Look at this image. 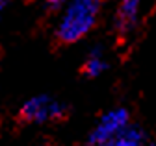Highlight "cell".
Instances as JSON below:
<instances>
[{
  "label": "cell",
  "mask_w": 156,
  "mask_h": 146,
  "mask_svg": "<svg viewBox=\"0 0 156 146\" xmlns=\"http://www.w3.org/2000/svg\"><path fill=\"white\" fill-rule=\"evenodd\" d=\"M63 115H65V105L48 95H35L28 98L19 109L21 120L30 124H47L62 118Z\"/></svg>",
  "instance_id": "obj_2"
},
{
  "label": "cell",
  "mask_w": 156,
  "mask_h": 146,
  "mask_svg": "<svg viewBox=\"0 0 156 146\" xmlns=\"http://www.w3.org/2000/svg\"><path fill=\"white\" fill-rule=\"evenodd\" d=\"M108 146H145V133L140 126L128 124L108 142Z\"/></svg>",
  "instance_id": "obj_5"
},
{
  "label": "cell",
  "mask_w": 156,
  "mask_h": 146,
  "mask_svg": "<svg viewBox=\"0 0 156 146\" xmlns=\"http://www.w3.org/2000/svg\"><path fill=\"white\" fill-rule=\"evenodd\" d=\"M130 124V113L125 107H113L102 113L93 126V130L87 137L89 146H108V142L119 133L123 128Z\"/></svg>",
  "instance_id": "obj_3"
},
{
  "label": "cell",
  "mask_w": 156,
  "mask_h": 146,
  "mask_svg": "<svg viewBox=\"0 0 156 146\" xmlns=\"http://www.w3.org/2000/svg\"><path fill=\"white\" fill-rule=\"evenodd\" d=\"M145 146H156V141H152V142H149V144H145Z\"/></svg>",
  "instance_id": "obj_9"
},
{
  "label": "cell",
  "mask_w": 156,
  "mask_h": 146,
  "mask_svg": "<svg viewBox=\"0 0 156 146\" xmlns=\"http://www.w3.org/2000/svg\"><path fill=\"white\" fill-rule=\"evenodd\" d=\"M106 68H108V61H106V56L102 54V50L101 48L91 50L84 63V72L89 78H99L101 74L106 72Z\"/></svg>",
  "instance_id": "obj_6"
},
{
  "label": "cell",
  "mask_w": 156,
  "mask_h": 146,
  "mask_svg": "<svg viewBox=\"0 0 156 146\" xmlns=\"http://www.w3.org/2000/svg\"><path fill=\"white\" fill-rule=\"evenodd\" d=\"M102 13V0H67L56 21V37L73 45L93 32Z\"/></svg>",
  "instance_id": "obj_1"
},
{
  "label": "cell",
  "mask_w": 156,
  "mask_h": 146,
  "mask_svg": "<svg viewBox=\"0 0 156 146\" xmlns=\"http://www.w3.org/2000/svg\"><path fill=\"white\" fill-rule=\"evenodd\" d=\"M141 0H119L115 11V28L121 33H128L140 21Z\"/></svg>",
  "instance_id": "obj_4"
},
{
  "label": "cell",
  "mask_w": 156,
  "mask_h": 146,
  "mask_svg": "<svg viewBox=\"0 0 156 146\" xmlns=\"http://www.w3.org/2000/svg\"><path fill=\"white\" fill-rule=\"evenodd\" d=\"M41 2H43L47 8H52V9H54V8H62L67 0H41Z\"/></svg>",
  "instance_id": "obj_7"
},
{
  "label": "cell",
  "mask_w": 156,
  "mask_h": 146,
  "mask_svg": "<svg viewBox=\"0 0 156 146\" xmlns=\"http://www.w3.org/2000/svg\"><path fill=\"white\" fill-rule=\"evenodd\" d=\"M11 4V0H0V15H2V11Z\"/></svg>",
  "instance_id": "obj_8"
}]
</instances>
